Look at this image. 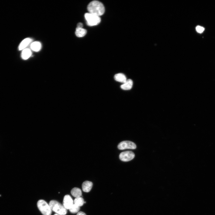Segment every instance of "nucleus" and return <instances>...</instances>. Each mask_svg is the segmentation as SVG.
Wrapping results in <instances>:
<instances>
[{
	"mask_svg": "<svg viewBox=\"0 0 215 215\" xmlns=\"http://www.w3.org/2000/svg\"><path fill=\"white\" fill-rule=\"evenodd\" d=\"M32 55V52L30 49L26 48L22 50L21 56L24 60H27Z\"/></svg>",
	"mask_w": 215,
	"mask_h": 215,
	"instance_id": "9d476101",
	"label": "nucleus"
},
{
	"mask_svg": "<svg viewBox=\"0 0 215 215\" xmlns=\"http://www.w3.org/2000/svg\"><path fill=\"white\" fill-rule=\"evenodd\" d=\"M32 41V39L29 38H26L23 39L19 46L18 49L19 50H22L26 48Z\"/></svg>",
	"mask_w": 215,
	"mask_h": 215,
	"instance_id": "6e6552de",
	"label": "nucleus"
},
{
	"mask_svg": "<svg viewBox=\"0 0 215 215\" xmlns=\"http://www.w3.org/2000/svg\"><path fill=\"white\" fill-rule=\"evenodd\" d=\"M84 202L83 199L81 197L76 198L74 200V204L79 207L82 206Z\"/></svg>",
	"mask_w": 215,
	"mask_h": 215,
	"instance_id": "dca6fc26",
	"label": "nucleus"
},
{
	"mask_svg": "<svg viewBox=\"0 0 215 215\" xmlns=\"http://www.w3.org/2000/svg\"><path fill=\"white\" fill-rule=\"evenodd\" d=\"M54 215H59V214H54Z\"/></svg>",
	"mask_w": 215,
	"mask_h": 215,
	"instance_id": "412c9836",
	"label": "nucleus"
},
{
	"mask_svg": "<svg viewBox=\"0 0 215 215\" xmlns=\"http://www.w3.org/2000/svg\"><path fill=\"white\" fill-rule=\"evenodd\" d=\"M93 185L92 182L90 181H84L82 185L83 191L85 192H89L91 189Z\"/></svg>",
	"mask_w": 215,
	"mask_h": 215,
	"instance_id": "1a4fd4ad",
	"label": "nucleus"
},
{
	"mask_svg": "<svg viewBox=\"0 0 215 215\" xmlns=\"http://www.w3.org/2000/svg\"><path fill=\"white\" fill-rule=\"evenodd\" d=\"M135 157L134 153L130 151L121 152L119 155V159L123 162H128L133 159Z\"/></svg>",
	"mask_w": 215,
	"mask_h": 215,
	"instance_id": "423d86ee",
	"label": "nucleus"
},
{
	"mask_svg": "<svg viewBox=\"0 0 215 215\" xmlns=\"http://www.w3.org/2000/svg\"><path fill=\"white\" fill-rule=\"evenodd\" d=\"M115 80L118 82L124 83L127 81L125 76L122 73H118L116 74L114 76Z\"/></svg>",
	"mask_w": 215,
	"mask_h": 215,
	"instance_id": "f8f14e48",
	"label": "nucleus"
},
{
	"mask_svg": "<svg viewBox=\"0 0 215 215\" xmlns=\"http://www.w3.org/2000/svg\"><path fill=\"white\" fill-rule=\"evenodd\" d=\"M77 26L78 28H82L83 24L82 23L79 22L77 24Z\"/></svg>",
	"mask_w": 215,
	"mask_h": 215,
	"instance_id": "6ab92c4d",
	"label": "nucleus"
},
{
	"mask_svg": "<svg viewBox=\"0 0 215 215\" xmlns=\"http://www.w3.org/2000/svg\"><path fill=\"white\" fill-rule=\"evenodd\" d=\"M196 31L199 33H202L205 30V28L200 26H197L196 27Z\"/></svg>",
	"mask_w": 215,
	"mask_h": 215,
	"instance_id": "a211bd4d",
	"label": "nucleus"
},
{
	"mask_svg": "<svg viewBox=\"0 0 215 215\" xmlns=\"http://www.w3.org/2000/svg\"><path fill=\"white\" fill-rule=\"evenodd\" d=\"M80 209L79 206L74 204L73 205L69 210L71 213L75 214L78 212Z\"/></svg>",
	"mask_w": 215,
	"mask_h": 215,
	"instance_id": "f3484780",
	"label": "nucleus"
},
{
	"mask_svg": "<svg viewBox=\"0 0 215 215\" xmlns=\"http://www.w3.org/2000/svg\"><path fill=\"white\" fill-rule=\"evenodd\" d=\"M84 16L87 24L88 26L96 25L100 22L101 19L99 16L89 13H85Z\"/></svg>",
	"mask_w": 215,
	"mask_h": 215,
	"instance_id": "20e7f679",
	"label": "nucleus"
},
{
	"mask_svg": "<svg viewBox=\"0 0 215 215\" xmlns=\"http://www.w3.org/2000/svg\"><path fill=\"white\" fill-rule=\"evenodd\" d=\"M76 215H86V214L84 212L80 211L78 212Z\"/></svg>",
	"mask_w": 215,
	"mask_h": 215,
	"instance_id": "aec40b11",
	"label": "nucleus"
},
{
	"mask_svg": "<svg viewBox=\"0 0 215 215\" xmlns=\"http://www.w3.org/2000/svg\"><path fill=\"white\" fill-rule=\"evenodd\" d=\"M73 204V201L70 196L65 195L64 197L63 205L66 209H69Z\"/></svg>",
	"mask_w": 215,
	"mask_h": 215,
	"instance_id": "0eeeda50",
	"label": "nucleus"
},
{
	"mask_svg": "<svg viewBox=\"0 0 215 215\" xmlns=\"http://www.w3.org/2000/svg\"><path fill=\"white\" fill-rule=\"evenodd\" d=\"M49 205L51 210L58 214L65 215L67 213V209L63 205L56 200H51Z\"/></svg>",
	"mask_w": 215,
	"mask_h": 215,
	"instance_id": "f03ea898",
	"label": "nucleus"
},
{
	"mask_svg": "<svg viewBox=\"0 0 215 215\" xmlns=\"http://www.w3.org/2000/svg\"><path fill=\"white\" fill-rule=\"evenodd\" d=\"M75 33L77 37H82L84 36L86 34L87 31L86 30L83 28L76 27Z\"/></svg>",
	"mask_w": 215,
	"mask_h": 215,
	"instance_id": "4468645a",
	"label": "nucleus"
},
{
	"mask_svg": "<svg viewBox=\"0 0 215 215\" xmlns=\"http://www.w3.org/2000/svg\"><path fill=\"white\" fill-rule=\"evenodd\" d=\"M71 194L73 196L76 198L81 197L82 195L81 190L76 187L74 188L71 190Z\"/></svg>",
	"mask_w": 215,
	"mask_h": 215,
	"instance_id": "2eb2a0df",
	"label": "nucleus"
},
{
	"mask_svg": "<svg viewBox=\"0 0 215 215\" xmlns=\"http://www.w3.org/2000/svg\"><path fill=\"white\" fill-rule=\"evenodd\" d=\"M133 82L131 79H128L125 82L121 85V88L123 90H125L130 89L133 86Z\"/></svg>",
	"mask_w": 215,
	"mask_h": 215,
	"instance_id": "9b49d317",
	"label": "nucleus"
},
{
	"mask_svg": "<svg viewBox=\"0 0 215 215\" xmlns=\"http://www.w3.org/2000/svg\"><path fill=\"white\" fill-rule=\"evenodd\" d=\"M37 207L43 215H51L52 210L47 203L42 199L39 200L37 202Z\"/></svg>",
	"mask_w": 215,
	"mask_h": 215,
	"instance_id": "7ed1b4c3",
	"label": "nucleus"
},
{
	"mask_svg": "<svg viewBox=\"0 0 215 215\" xmlns=\"http://www.w3.org/2000/svg\"><path fill=\"white\" fill-rule=\"evenodd\" d=\"M42 44L39 41H35L32 43L30 44V48L35 52L39 51L42 48Z\"/></svg>",
	"mask_w": 215,
	"mask_h": 215,
	"instance_id": "ddd939ff",
	"label": "nucleus"
},
{
	"mask_svg": "<svg viewBox=\"0 0 215 215\" xmlns=\"http://www.w3.org/2000/svg\"><path fill=\"white\" fill-rule=\"evenodd\" d=\"M87 9L89 13L99 16L102 15L105 11L103 4L96 0L90 2L87 6Z\"/></svg>",
	"mask_w": 215,
	"mask_h": 215,
	"instance_id": "f257e3e1",
	"label": "nucleus"
},
{
	"mask_svg": "<svg viewBox=\"0 0 215 215\" xmlns=\"http://www.w3.org/2000/svg\"><path fill=\"white\" fill-rule=\"evenodd\" d=\"M136 145L133 142L129 141H124L120 142L118 145V148L120 150L125 149H134L136 148Z\"/></svg>",
	"mask_w": 215,
	"mask_h": 215,
	"instance_id": "39448f33",
	"label": "nucleus"
}]
</instances>
